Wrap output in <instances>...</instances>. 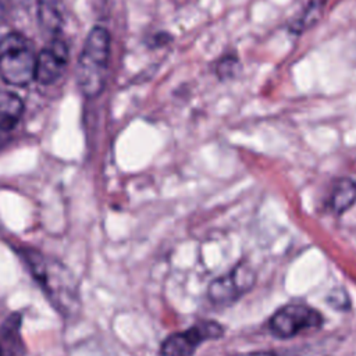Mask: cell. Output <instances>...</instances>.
<instances>
[{
	"mask_svg": "<svg viewBox=\"0 0 356 356\" xmlns=\"http://www.w3.org/2000/svg\"><path fill=\"white\" fill-rule=\"evenodd\" d=\"M22 257L53 309L67 318L75 316L81 309V296L71 270L61 261L33 249H25Z\"/></svg>",
	"mask_w": 356,
	"mask_h": 356,
	"instance_id": "6da1fadb",
	"label": "cell"
},
{
	"mask_svg": "<svg viewBox=\"0 0 356 356\" xmlns=\"http://www.w3.org/2000/svg\"><path fill=\"white\" fill-rule=\"evenodd\" d=\"M110 56V35L102 26H95L83 43L76 64V83L82 95L97 96L106 83Z\"/></svg>",
	"mask_w": 356,
	"mask_h": 356,
	"instance_id": "7a4b0ae2",
	"label": "cell"
},
{
	"mask_svg": "<svg viewBox=\"0 0 356 356\" xmlns=\"http://www.w3.org/2000/svg\"><path fill=\"white\" fill-rule=\"evenodd\" d=\"M36 57L28 39L11 32L0 40V75L15 86H25L35 79Z\"/></svg>",
	"mask_w": 356,
	"mask_h": 356,
	"instance_id": "3957f363",
	"label": "cell"
},
{
	"mask_svg": "<svg viewBox=\"0 0 356 356\" xmlns=\"http://www.w3.org/2000/svg\"><path fill=\"white\" fill-rule=\"evenodd\" d=\"M323 321V316L314 307L302 302H292L280 307L270 317L268 328L275 337L288 339L320 328Z\"/></svg>",
	"mask_w": 356,
	"mask_h": 356,
	"instance_id": "277c9868",
	"label": "cell"
},
{
	"mask_svg": "<svg viewBox=\"0 0 356 356\" xmlns=\"http://www.w3.org/2000/svg\"><path fill=\"white\" fill-rule=\"evenodd\" d=\"M224 335V327L213 320L197 321L185 331L170 334L160 343L161 356H193L197 348Z\"/></svg>",
	"mask_w": 356,
	"mask_h": 356,
	"instance_id": "5b68a950",
	"label": "cell"
},
{
	"mask_svg": "<svg viewBox=\"0 0 356 356\" xmlns=\"http://www.w3.org/2000/svg\"><path fill=\"white\" fill-rule=\"evenodd\" d=\"M256 282L254 270L245 261L238 263L228 273L214 278L207 288V298L211 303L227 306L236 302L249 292Z\"/></svg>",
	"mask_w": 356,
	"mask_h": 356,
	"instance_id": "8992f818",
	"label": "cell"
},
{
	"mask_svg": "<svg viewBox=\"0 0 356 356\" xmlns=\"http://www.w3.org/2000/svg\"><path fill=\"white\" fill-rule=\"evenodd\" d=\"M68 61V47L63 39H53L36 57L35 79L43 85L53 83L63 74Z\"/></svg>",
	"mask_w": 356,
	"mask_h": 356,
	"instance_id": "52a82bcc",
	"label": "cell"
},
{
	"mask_svg": "<svg viewBox=\"0 0 356 356\" xmlns=\"http://www.w3.org/2000/svg\"><path fill=\"white\" fill-rule=\"evenodd\" d=\"M356 203V179L350 177L337 178L331 186L327 207L335 214L341 216Z\"/></svg>",
	"mask_w": 356,
	"mask_h": 356,
	"instance_id": "ba28073f",
	"label": "cell"
},
{
	"mask_svg": "<svg viewBox=\"0 0 356 356\" xmlns=\"http://www.w3.org/2000/svg\"><path fill=\"white\" fill-rule=\"evenodd\" d=\"M24 113L22 100L11 92H0V129H13Z\"/></svg>",
	"mask_w": 356,
	"mask_h": 356,
	"instance_id": "9c48e42d",
	"label": "cell"
},
{
	"mask_svg": "<svg viewBox=\"0 0 356 356\" xmlns=\"http://www.w3.org/2000/svg\"><path fill=\"white\" fill-rule=\"evenodd\" d=\"M236 65H238V58L232 54L229 56H225L224 58H221L218 61V65H217V74L221 79H225V78H231L235 71H236Z\"/></svg>",
	"mask_w": 356,
	"mask_h": 356,
	"instance_id": "30bf717a",
	"label": "cell"
},
{
	"mask_svg": "<svg viewBox=\"0 0 356 356\" xmlns=\"http://www.w3.org/2000/svg\"><path fill=\"white\" fill-rule=\"evenodd\" d=\"M40 17H42V21H46V24L50 26V28H54L60 24V18L58 15L56 14V11L50 7H43L42 11H40Z\"/></svg>",
	"mask_w": 356,
	"mask_h": 356,
	"instance_id": "8fae6325",
	"label": "cell"
},
{
	"mask_svg": "<svg viewBox=\"0 0 356 356\" xmlns=\"http://www.w3.org/2000/svg\"><path fill=\"white\" fill-rule=\"evenodd\" d=\"M235 356H275L273 352H266V350H257V352H246V353H239Z\"/></svg>",
	"mask_w": 356,
	"mask_h": 356,
	"instance_id": "7c38bea8",
	"label": "cell"
},
{
	"mask_svg": "<svg viewBox=\"0 0 356 356\" xmlns=\"http://www.w3.org/2000/svg\"><path fill=\"white\" fill-rule=\"evenodd\" d=\"M0 356H3V349H1V346H0Z\"/></svg>",
	"mask_w": 356,
	"mask_h": 356,
	"instance_id": "4fadbf2b",
	"label": "cell"
}]
</instances>
